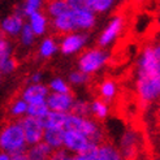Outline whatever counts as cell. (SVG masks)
Returning <instances> with one entry per match:
<instances>
[{
	"label": "cell",
	"instance_id": "d6986e66",
	"mask_svg": "<svg viewBox=\"0 0 160 160\" xmlns=\"http://www.w3.org/2000/svg\"><path fill=\"white\" fill-rule=\"evenodd\" d=\"M28 108H29V104L20 95L14 97L12 98L9 106L7 108L8 117H9V120H21L22 117H25L28 115Z\"/></svg>",
	"mask_w": 160,
	"mask_h": 160
},
{
	"label": "cell",
	"instance_id": "836d02e7",
	"mask_svg": "<svg viewBox=\"0 0 160 160\" xmlns=\"http://www.w3.org/2000/svg\"><path fill=\"white\" fill-rule=\"evenodd\" d=\"M72 156V152H69L65 148H60V150H55L50 160H69Z\"/></svg>",
	"mask_w": 160,
	"mask_h": 160
},
{
	"label": "cell",
	"instance_id": "83f0119b",
	"mask_svg": "<svg viewBox=\"0 0 160 160\" xmlns=\"http://www.w3.org/2000/svg\"><path fill=\"white\" fill-rule=\"evenodd\" d=\"M35 37L37 35L34 34L33 29H31L30 25L26 22L25 26H23V29H22V31H21V34H20V43L23 47H31L35 42Z\"/></svg>",
	"mask_w": 160,
	"mask_h": 160
},
{
	"label": "cell",
	"instance_id": "5b68a950",
	"mask_svg": "<svg viewBox=\"0 0 160 160\" xmlns=\"http://www.w3.org/2000/svg\"><path fill=\"white\" fill-rule=\"evenodd\" d=\"M98 145L94 143L86 137L85 134L74 132V130H65L64 134V148L68 150L72 154H86L87 151L92 150Z\"/></svg>",
	"mask_w": 160,
	"mask_h": 160
},
{
	"label": "cell",
	"instance_id": "7c38bea8",
	"mask_svg": "<svg viewBox=\"0 0 160 160\" xmlns=\"http://www.w3.org/2000/svg\"><path fill=\"white\" fill-rule=\"evenodd\" d=\"M51 29L53 30L55 34L62 35V37L67 35V34L77 33V26H76V22H74V17H73V12H72V9L67 14L51 20Z\"/></svg>",
	"mask_w": 160,
	"mask_h": 160
},
{
	"label": "cell",
	"instance_id": "f1b7e54d",
	"mask_svg": "<svg viewBox=\"0 0 160 160\" xmlns=\"http://www.w3.org/2000/svg\"><path fill=\"white\" fill-rule=\"evenodd\" d=\"M115 0H90V9L97 13H104L111 9Z\"/></svg>",
	"mask_w": 160,
	"mask_h": 160
},
{
	"label": "cell",
	"instance_id": "d4e9b609",
	"mask_svg": "<svg viewBox=\"0 0 160 160\" xmlns=\"http://www.w3.org/2000/svg\"><path fill=\"white\" fill-rule=\"evenodd\" d=\"M46 2L47 0H25V3L22 4L23 13H25L26 17H29V16H31L33 13L43 11Z\"/></svg>",
	"mask_w": 160,
	"mask_h": 160
},
{
	"label": "cell",
	"instance_id": "603a6c76",
	"mask_svg": "<svg viewBox=\"0 0 160 160\" xmlns=\"http://www.w3.org/2000/svg\"><path fill=\"white\" fill-rule=\"evenodd\" d=\"M67 118H68V113H64V112H56V111H51L48 116L44 120H42L44 128H60V129H65V124H67Z\"/></svg>",
	"mask_w": 160,
	"mask_h": 160
},
{
	"label": "cell",
	"instance_id": "7a4b0ae2",
	"mask_svg": "<svg viewBox=\"0 0 160 160\" xmlns=\"http://www.w3.org/2000/svg\"><path fill=\"white\" fill-rule=\"evenodd\" d=\"M108 59H109V53L104 48L92 47V48H87L81 52L77 60V67L78 70L91 76L104 67Z\"/></svg>",
	"mask_w": 160,
	"mask_h": 160
},
{
	"label": "cell",
	"instance_id": "cb8c5ba5",
	"mask_svg": "<svg viewBox=\"0 0 160 160\" xmlns=\"http://www.w3.org/2000/svg\"><path fill=\"white\" fill-rule=\"evenodd\" d=\"M51 112L47 102H41V103H34V104H29L28 108V116L35 117L39 120H44L48 113Z\"/></svg>",
	"mask_w": 160,
	"mask_h": 160
},
{
	"label": "cell",
	"instance_id": "484cf974",
	"mask_svg": "<svg viewBox=\"0 0 160 160\" xmlns=\"http://www.w3.org/2000/svg\"><path fill=\"white\" fill-rule=\"evenodd\" d=\"M50 91L51 92H56V94H72V89L68 82H65L62 78L56 77L53 79H51L50 83Z\"/></svg>",
	"mask_w": 160,
	"mask_h": 160
},
{
	"label": "cell",
	"instance_id": "ffe728a7",
	"mask_svg": "<svg viewBox=\"0 0 160 160\" xmlns=\"http://www.w3.org/2000/svg\"><path fill=\"white\" fill-rule=\"evenodd\" d=\"M53 151L47 143L41 142L34 146H29L26 150L28 160H50Z\"/></svg>",
	"mask_w": 160,
	"mask_h": 160
},
{
	"label": "cell",
	"instance_id": "8992f818",
	"mask_svg": "<svg viewBox=\"0 0 160 160\" xmlns=\"http://www.w3.org/2000/svg\"><path fill=\"white\" fill-rule=\"evenodd\" d=\"M22 125L23 133H25V138L28 146H34L37 143L43 142V135H44V124L42 120L31 117V116H25L20 120Z\"/></svg>",
	"mask_w": 160,
	"mask_h": 160
},
{
	"label": "cell",
	"instance_id": "e0dca14e",
	"mask_svg": "<svg viewBox=\"0 0 160 160\" xmlns=\"http://www.w3.org/2000/svg\"><path fill=\"white\" fill-rule=\"evenodd\" d=\"M43 11L48 18L53 20L70 12V7L67 0H47Z\"/></svg>",
	"mask_w": 160,
	"mask_h": 160
},
{
	"label": "cell",
	"instance_id": "f546056e",
	"mask_svg": "<svg viewBox=\"0 0 160 160\" xmlns=\"http://www.w3.org/2000/svg\"><path fill=\"white\" fill-rule=\"evenodd\" d=\"M90 77L89 74L83 73V72L81 70H73L69 73V83L70 85H76V86H79V85H86L90 82Z\"/></svg>",
	"mask_w": 160,
	"mask_h": 160
},
{
	"label": "cell",
	"instance_id": "8d00e7d4",
	"mask_svg": "<svg viewBox=\"0 0 160 160\" xmlns=\"http://www.w3.org/2000/svg\"><path fill=\"white\" fill-rule=\"evenodd\" d=\"M155 120H156L158 125L160 126V103L158 104V107H156V109H155Z\"/></svg>",
	"mask_w": 160,
	"mask_h": 160
},
{
	"label": "cell",
	"instance_id": "f35d334b",
	"mask_svg": "<svg viewBox=\"0 0 160 160\" xmlns=\"http://www.w3.org/2000/svg\"><path fill=\"white\" fill-rule=\"evenodd\" d=\"M154 50H155V55H156V58H158V60H159V62H160V44H159V46H156V47H154Z\"/></svg>",
	"mask_w": 160,
	"mask_h": 160
},
{
	"label": "cell",
	"instance_id": "e575fe53",
	"mask_svg": "<svg viewBox=\"0 0 160 160\" xmlns=\"http://www.w3.org/2000/svg\"><path fill=\"white\" fill-rule=\"evenodd\" d=\"M42 73L41 72H35V73L30 74L28 78V85H35V83H42Z\"/></svg>",
	"mask_w": 160,
	"mask_h": 160
},
{
	"label": "cell",
	"instance_id": "b9f144b4",
	"mask_svg": "<svg viewBox=\"0 0 160 160\" xmlns=\"http://www.w3.org/2000/svg\"><path fill=\"white\" fill-rule=\"evenodd\" d=\"M159 65H160V62H159Z\"/></svg>",
	"mask_w": 160,
	"mask_h": 160
},
{
	"label": "cell",
	"instance_id": "4fadbf2b",
	"mask_svg": "<svg viewBox=\"0 0 160 160\" xmlns=\"http://www.w3.org/2000/svg\"><path fill=\"white\" fill-rule=\"evenodd\" d=\"M72 12H73L77 31H85V33H89V31L95 26V23H97L95 13L89 11V9H86V11H72Z\"/></svg>",
	"mask_w": 160,
	"mask_h": 160
},
{
	"label": "cell",
	"instance_id": "9c48e42d",
	"mask_svg": "<svg viewBox=\"0 0 160 160\" xmlns=\"http://www.w3.org/2000/svg\"><path fill=\"white\" fill-rule=\"evenodd\" d=\"M125 26V18L121 14H117L112 18L106 29L102 31V34L98 38V47L100 48H106L107 46H109L115 39L121 34V31Z\"/></svg>",
	"mask_w": 160,
	"mask_h": 160
},
{
	"label": "cell",
	"instance_id": "6da1fadb",
	"mask_svg": "<svg viewBox=\"0 0 160 160\" xmlns=\"http://www.w3.org/2000/svg\"><path fill=\"white\" fill-rule=\"evenodd\" d=\"M28 143L20 120H9L3 124L0 130V150L7 154L21 152L28 150Z\"/></svg>",
	"mask_w": 160,
	"mask_h": 160
},
{
	"label": "cell",
	"instance_id": "44dd1931",
	"mask_svg": "<svg viewBox=\"0 0 160 160\" xmlns=\"http://www.w3.org/2000/svg\"><path fill=\"white\" fill-rule=\"evenodd\" d=\"M58 50H60V46L56 42V39L53 37H47L41 42V44H39L38 55H39V58H42V59H51L52 56L58 52Z\"/></svg>",
	"mask_w": 160,
	"mask_h": 160
},
{
	"label": "cell",
	"instance_id": "8fae6325",
	"mask_svg": "<svg viewBox=\"0 0 160 160\" xmlns=\"http://www.w3.org/2000/svg\"><path fill=\"white\" fill-rule=\"evenodd\" d=\"M74 102H76V99L73 97V94L50 92L48 98H47V104H48L51 111L64 112V113H70Z\"/></svg>",
	"mask_w": 160,
	"mask_h": 160
},
{
	"label": "cell",
	"instance_id": "ac0fdd59",
	"mask_svg": "<svg viewBox=\"0 0 160 160\" xmlns=\"http://www.w3.org/2000/svg\"><path fill=\"white\" fill-rule=\"evenodd\" d=\"M97 90H98V98L107 102L109 104V103L113 102L115 98H116L117 85H116V82L113 81V79L106 78V79H102V81L98 83Z\"/></svg>",
	"mask_w": 160,
	"mask_h": 160
},
{
	"label": "cell",
	"instance_id": "3957f363",
	"mask_svg": "<svg viewBox=\"0 0 160 160\" xmlns=\"http://www.w3.org/2000/svg\"><path fill=\"white\" fill-rule=\"evenodd\" d=\"M137 95L142 103L150 104L160 98V73L156 74H137L135 81Z\"/></svg>",
	"mask_w": 160,
	"mask_h": 160
},
{
	"label": "cell",
	"instance_id": "60d3db41",
	"mask_svg": "<svg viewBox=\"0 0 160 160\" xmlns=\"http://www.w3.org/2000/svg\"><path fill=\"white\" fill-rule=\"evenodd\" d=\"M0 76H2V73H0Z\"/></svg>",
	"mask_w": 160,
	"mask_h": 160
},
{
	"label": "cell",
	"instance_id": "9a60e30c",
	"mask_svg": "<svg viewBox=\"0 0 160 160\" xmlns=\"http://www.w3.org/2000/svg\"><path fill=\"white\" fill-rule=\"evenodd\" d=\"M97 159L98 160H124L120 150L109 141H104L97 147Z\"/></svg>",
	"mask_w": 160,
	"mask_h": 160
},
{
	"label": "cell",
	"instance_id": "1f68e13d",
	"mask_svg": "<svg viewBox=\"0 0 160 160\" xmlns=\"http://www.w3.org/2000/svg\"><path fill=\"white\" fill-rule=\"evenodd\" d=\"M12 46L9 42V38L5 37L3 33H0V61L12 56Z\"/></svg>",
	"mask_w": 160,
	"mask_h": 160
},
{
	"label": "cell",
	"instance_id": "4316f807",
	"mask_svg": "<svg viewBox=\"0 0 160 160\" xmlns=\"http://www.w3.org/2000/svg\"><path fill=\"white\" fill-rule=\"evenodd\" d=\"M70 113H74L81 117H91V107L90 103L86 100H76Z\"/></svg>",
	"mask_w": 160,
	"mask_h": 160
},
{
	"label": "cell",
	"instance_id": "2e32d148",
	"mask_svg": "<svg viewBox=\"0 0 160 160\" xmlns=\"http://www.w3.org/2000/svg\"><path fill=\"white\" fill-rule=\"evenodd\" d=\"M64 134H65V129H60V128H47L44 130L43 142L47 143L52 150L64 148Z\"/></svg>",
	"mask_w": 160,
	"mask_h": 160
},
{
	"label": "cell",
	"instance_id": "d6a6232c",
	"mask_svg": "<svg viewBox=\"0 0 160 160\" xmlns=\"http://www.w3.org/2000/svg\"><path fill=\"white\" fill-rule=\"evenodd\" d=\"M72 11H86L90 9V0H67ZM92 12V11H91Z\"/></svg>",
	"mask_w": 160,
	"mask_h": 160
},
{
	"label": "cell",
	"instance_id": "7402d4cb",
	"mask_svg": "<svg viewBox=\"0 0 160 160\" xmlns=\"http://www.w3.org/2000/svg\"><path fill=\"white\" fill-rule=\"evenodd\" d=\"M90 107H91V117L99 122L106 120L109 115V104L99 98L94 99L90 103Z\"/></svg>",
	"mask_w": 160,
	"mask_h": 160
},
{
	"label": "cell",
	"instance_id": "277c9868",
	"mask_svg": "<svg viewBox=\"0 0 160 160\" xmlns=\"http://www.w3.org/2000/svg\"><path fill=\"white\" fill-rule=\"evenodd\" d=\"M26 20L28 17L23 13L22 7H16L14 11L0 22V33H3L8 38L20 37L21 31L26 23Z\"/></svg>",
	"mask_w": 160,
	"mask_h": 160
},
{
	"label": "cell",
	"instance_id": "5bb4252c",
	"mask_svg": "<svg viewBox=\"0 0 160 160\" xmlns=\"http://www.w3.org/2000/svg\"><path fill=\"white\" fill-rule=\"evenodd\" d=\"M28 23L33 29L34 34L37 37H42L47 33V29H48V25H50L48 16L44 13V11H39L37 13H33L31 16H29Z\"/></svg>",
	"mask_w": 160,
	"mask_h": 160
},
{
	"label": "cell",
	"instance_id": "30bf717a",
	"mask_svg": "<svg viewBox=\"0 0 160 160\" xmlns=\"http://www.w3.org/2000/svg\"><path fill=\"white\" fill-rule=\"evenodd\" d=\"M50 95V87L43 83L35 85H26L20 92V97L25 100L28 104H34V103L47 102V98Z\"/></svg>",
	"mask_w": 160,
	"mask_h": 160
},
{
	"label": "cell",
	"instance_id": "ab89813d",
	"mask_svg": "<svg viewBox=\"0 0 160 160\" xmlns=\"http://www.w3.org/2000/svg\"><path fill=\"white\" fill-rule=\"evenodd\" d=\"M133 2H135V3H138V2H142V0H133Z\"/></svg>",
	"mask_w": 160,
	"mask_h": 160
},
{
	"label": "cell",
	"instance_id": "d590c367",
	"mask_svg": "<svg viewBox=\"0 0 160 160\" xmlns=\"http://www.w3.org/2000/svg\"><path fill=\"white\" fill-rule=\"evenodd\" d=\"M11 160H28L26 151H21V152H14L11 155Z\"/></svg>",
	"mask_w": 160,
	"mask_h": 160
},
{
	"label": "cell",
	"instance_id": "4dcf8cb0",
	"mask_svg": "<svg viewBox=\"0 0 160 160\" xmlns=\"http://www.w3.org/2000/svg\"><path fill=\"white\" fill-rule=\"evenodd\" d=\"M17 67H18V61L12 55L9 58L0 61V73L2 74H11L17 69Z\"/></svg>",
	"mask_w": 160,
	"mask_h": 160
},
{
	"label": "cell",
	"instance_id": "ba28073f",
	"mask_svg": "<svg viewBox=\"0 0 160 160\" xmlns=\"http://www.w3.org/2000/svg\"><path fill=\"white\" fill-rule=\"evenodd\" d=\"M139 142L141 137L137 130L134 129H128L121 139H120V152L122 155L124 160H137L138 152H139Z\"/></svg>",
	"mask_w": 160,
	"mask_h": 160
},
{
	"label": "cell",
	"instance_id": "74e56055",
	"mask_svg": "<svg viewBox=\"0 0 160 160\" xmlns=\"http://www.w3.org/2000/svg\"><path fill=\"white\" fill-rule=\"evenodd\" d=\"M0 160H11V155L7 154V152H3V151H0Z\"/></svg>",
	"mask_w": 160,
	"mask_h": 160
},
{
	"label": "cell",
	"instance_id": "52a82bcc",
	"mask_svg": "<svg viewBox=\"0 0 160 160\" xmlns=\"http://www.w3.org/2000/svg\"><path fill=\"white\" fill-rule=\"evenodd\" d=\"M87 42H89V33H85V31H77V33L67 34L59 42L60 52L65 56L74 55L82 48H85Z\"/></svg>",
	"mask_w": 160,
	"mask_h": 160
}]
</instances>
